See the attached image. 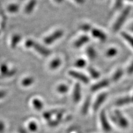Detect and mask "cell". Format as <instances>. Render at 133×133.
I'll return each instance as SVG.
<instances>
[{
  "label": "cell",
  "mask_w": 133,
  "mask_h": 133,
  "mask_svg": "<svg viewBox=\"0 0 133 133\" xmlns=\"http://www.w3.org/2000/svg\"><path fill=\"white\" fill-rule=\"evenodd\" d=\"M74 65L76 67L78 68L82 69L84 68L87 65V62L84 59L79 58V59H78L76 62H75Z\"/></svg>",
  "instance_id": "obj_25"
},
{
  "label": "cell",
  "mask_w": 133,
  "mask_h": 133,
  "mask_svg": "<svg viewBox=\"0 0 133 133\" xmlns=\"http://www.w3.org/2000/svg\"><path fill=\"white\" fill-rule=\"evenodd\" d=\"M118 53V51L115 48H110L107 50L105 53V55L108 58H113Z\"/></svg>",
  "instance_id": "obj_27"
},
{
  "label": "cell",
  "mask_w": 133,
  "mask_h": 133,
  "mask_svg": "<svg viewBox=\"0 0 133 133\" xmlns=\"http://www.w3.org/2000/svg\"><path fill=\"white\" fill-rule=\"evenodd\" d=\"M37 3V0H30V1L27 3V5L24 8L25 14L27 15L31 14L36 6Z\"/></svg>",
  "instance_id": "obj_16"
},
{
  "label": "cell",
  "mask_w": 133,
  "mask_h": 133,
  "mask_svg": "<svg viewBox=\"0 0 133 133\" xmlns=\"http://www.w3.org/2000/svg\"><path fill=\"white\" fill-rule=\"evenodd\" d=\"M90 98H88L85 99L84 103H83V104L82 107V113L83 115H85L88 113V110L89 109V108L90 107Z\"/></svg>",
  "instance_id": "obj_20"
},
{
  "label": "cell",
  "mask_w": 133,
  "mask_h": 133,
  "mask_svg": "<svg viewBox=\"0 0 133 133\" xmlns=\"http://www.w3.org/2000/svg\"><path fill=\"white\" fill-rule=\"evenodd\" d=\"M74 1L78 3H83L84 2V0H74Z\"/></svg>",
  "instance_id": "obj_35"
},
{
  "label": "cell",
  "mask_w": 133,
  "mask_h": 133,
  "mask_svg": "<svg viewBox=\"0 0 133 133\" xmlns=\"http://www.w3.org/2000/svg\"><path fill=\"white\" fill-rule=\"evenodd\" d=\"M62 64V61L60 58H55L49 63V68L51 70H56Z\"/></svg>",
  "instance_id": "obj_18"
},
{
  "label": "cell",
  "mask_w": 133,
  "mask_h": 133,
  "mask_svg": "<svg viewBox=\"0 0 133 133\" xmlns=\"http://www.w3.org/2000/svg\"><path fill=\"white\" fill-rule=\"evenodd\" d=\"M124 70L121 69V68H119L117 70H116L115 72L113 74L111 78V82H118L120 79H121L123 75H124Z\"/></svg>",
  "instance_id": "obj_15"
},
{
  "label": "cell",
  "mask_w": 133,
  "mask_h": 133,
  "mask_svg": "<svg viewBox=\"0 0 133 133\" xmlns=\"http://www.w3.org/2000/svg\"><path fill=\"white\" fill-rule=\"evenodd\" d=\"M16 73L15 69H10L5 63L0 65V76L3 77H11Z\"/></svg>",
  "instance_id": "obj_8"
},
{
  "label": "cell",
  "mask_w": 133,
  "mask_h": 133,
  "mask_svg": "<svg viewBox=\"0 0 133 133\" xmlns=\"http://www.w3.org/2000/svg\"><path fill=\"white\" fill-rule=\"evenodd\" d=\"M35 78L32 77H27L23 78L21 81V85L24 87H29L35 83Z\"/></svg>",
  "instance_id": "obj_17"
},
{
  "label": "cell",
  "mask_w": 133,
  "mask_h": 133,
  "mask_svg": "<svg viewBox=\"0 0 133 133\" xmlns=\"http://www.w3.org/2000/svg\"><path fill=\"white\" fill-rule=\"evenodd\" d=\"M55 1L57 3H61L63 1V0H55Z\"/></svg>",
  "instance_id": "obj_37"
},
{
  "label": "cell",
  "mask_w": 133,
  "mask_h": 133,
  "mask_svg": "<svg viewBox=\"0 0 133 133\" xmlns=\"http://www.w3.org/2000/svg\"><path fill=\"white\" fill-rule=\"evenodd\" d=\"M131 104L130 95H125L118 98L115 102V104L118 107H123Z\"/></svg>",
  "instance_id": "obj_11"
},
{
  "label": "cell",
  "mask_w": 133,
  "mask_h": 133,
  "mask_svg": "<svg viewBox=\"0 0 133 133\" xmlns=\"http://www.w3.org/2000/svg\"><path fill=\"white\" fill-rule=\"evenodd\" d=\"M5 129V125L3 123V122L0 121V133L2 132Z\"/></svg>",
  "instance_id": "obj_33"
},
{
  "label": "cell",
  "mask_w": 133,
  "mask_h": 133,
  "mask_svg": "<svg viewBox=\"0 0 133 133\" xmlns=\"http://www.w3.org/2000/svg\"><path fill=\"white\" fill-rule=\"evenodd\" d=\"M130 10L131 8L130 7H127L122 12V13L120 14L113 25V29L114 32H117L122 27L123 24L126 21L128 15H129Z\"/></svg>",
  "instance_id": "obj_4"
},
{
  "label": "cell",
  "mask_w": 133,
  "mask_h": 133,
  "mask_svg": "<svg viewBox=\"0 0 133 133\" xmlns=\"http://www.w3.org/2000/svg\"><path fill=\"white\" fill-rule=\"evenodd\" d=\"M0 34H1V31H0Z\"/></svg>",
  "instance_id": "obj_40"
},
{
  "label": "cell",
  "mask_w": 133,
  "mask_h": 133,
  "mask_svg": "<svg viewBox=\"0 0 133 133\" xmlns=\"http://www.w3.org/2000/svg\"><path fill=\"white\" fill-rule=\"evenodd\" d=\"M28 130L31 132H36L38 129V127L37 123L35 121H31L28 123Z\"/></svg>",
  "instance_id": "obj_24"
},
{
  "label": "cell",
  "mask_w": 133,
  "mask_h": 133,
  "mask_svg": "<svg viewBox=\"0 0 133 133\" xmlns=\"http://www.w3.org/2000/svg\"><path fill=\"white\" fill-rule=\"evenodd\" d=\"M107 98L108 93L105 92H103L98 95L92 105V109L94 112H97L101 108L102 105L106 101Z\"/></svg>",
  "instance_id": "obj_5"
},
{
  "label": "cell",
  "mask_w": 133,
  "mask_h": 133,
  "mask_svg": "<svg viewBox=\"0 0 133 133\" xmlns=\"http://www.w3.org/2000/svg\"><path fill=\"white\" fill-rule=\"evenodd\" d=\"M86 54L90 59L93 60L97 57V52L92 47H88L86 49Z\"/></svg>",
  "instance_id": "obj_19"
},
{
  "label": "cell",
  "mask_w": 133,
  "mask_h": 133,
  "mask_svg": "<svg viewBox=\"0 0 133 133\" xmlns=\"http://www.w3.org/2000/svg\"><path fill=\"white\" fill-rule=\"evenodd\" d=\"M128 1H131V2H133V0H128Z\"/></svg>",
  "instance_id": "obj_39"
},
{
  "label": "cell",
  "mask_w": 133,
  "mask_h": 133,
  "mask_svg": "<svg viewBox=\"0 0 133 133\" xmlns=\"http://www.w3.org/2000/svg\"><path fill=\"white\" fill-rule=\"evenodd\" d=\"M89 41V37L86 35L82 36L81 37H79L74 44V45L75 47L76 48H79L82 47L83 45H84L86 43H87Z\"/></svg>",
  "instance_id": "obj_13"
},
{
  "label": "cell",
  "mask_w": 133,
  "mask_h": 133,
  "mask_svg": "<svg viewBox=\"0 0 133 133\" xmlns=\"http://www.w3.org/2000/svg\"><path fill=\"white\" fill-rule=\"evenodd\" d=\"M122 36L124 39H125L127 42L130 44V46L133 48V37L128 34L127 33L123 32L122 33Z\"/></svg>",
  "instance_id": "obj_26"
},
{
  "label": "cell",
  "mask_w": 133,
  "mask_h": 133,
  "mask_svg": "<svg viewBox=\"0 0 133 133\" xmlns=\"http://www.w3.org/2000/svg\"><path fill=\"white\" fill-rule=\"evenodd\" d=\"M25 46L28 48H32L39 55L42 56L47 57L51 55V51L46 47L42 45L39 43L36 42L33 39H28L25 42Z\"/></svg>",
  "instance_id": "obj_2"
},
{
  "label": "cell",
  "mask_w": 133,
  "mask_h": 133,
  "mask_svg": "<svg viewBox=\"0 0 133 133\" xmlns=\"http://www.w3.org/2000/svg\"><path fill=\"white\" fill-rule=\"evenodd\" d=\"M68 74L71 77L77 79L83 83H84V84H88L89 82V78L86 75L81 72L75 71V70H70Z\"/></svg>",
  "instance_id": "obj_9"
},
{
  "label": "cell",
  "mask_w": 133,
  "mask_h": 133,
  "mask_svg": "<svg viewBox=\"0 0 133 133\" xmlns=\"http://www.w3.org/2000/svg\"><path fill=\"white\" fill-rule=\"evenodd\" d=\"M32 104L34 109L37 111H41L43 109L44 104L39 98H33L32 101Z\"/></svg>",
  "instance_id": "obj_14"
},
{
  "label": "cell",
  "mask_w": 133,
  "mask_h": 133,
  "mask_svg": "<svg viewBox=\"0 0 133 133\" xmlns=\"http://www.w3.org/2000/svg\"><path fill=\"white\" fill-rule=\"evenodd\" d=\"M88 70L90 77L93 79H98L101 76V74H100L98 70L91 67V66H89L88 68Z\"/></svg>",
  "instance_id": "obj_23"
},
{
  "label": "cell",
  "mask_w": 133,
  "mask_h": 133,
  "mask_svg": "<svg viewBox=\"0 0 133 133\" xmlns=\"http://www.w3.org/2000/svg\"><path fill=\"white\" fill-rule=\"evenodd\" d=\"M7 95L6 91L5 90H0V100L5 98Z\"/></svg>",
  "instance_id": "obj_32"
},
{
  "label": "cell",
  "mask_w": 133,
  "mask_h": 133,
  "mask_svg": "<svg viewBox=\"0 0 133 133\" xmlns=\"http://www.w3.org/2000/svg\"><path fill=\"white\" fill-rule=\"evenodd\" d=\"M64 34L63 31L61 30H58L56 31L55 32L52 33L51 35L45 37L44 39L43 42L45 44L49 45L55 42L57 40L59 39L63 36Z\"/></svg>",
  "instance_id": "obj_6"
},
{
  "label": "cell",
  "mask_w": 133,
  "mask_h": 133,
  "mask_svg": "<svg viewBox=\"0 0 133 133\" xmlns=\"http://www.w3.org/2000/svg\"><path fill=\"white\" fill-rule=\"evenodd\" d=\"M111 123L115 124L116 126L122 129H127L130 125L129 119L126 117L121 111L116 109L113 111L110 116Z\"/></svg>",
  "instance_id": "obj_1"
},
{
  "label": "cell",
  "mask_w": 133,
  "mask_h": 133,
  "mask_svg": "<svg viewBox=\"0 0 133 133\" xmlns=\"http://www.w3.org/2000/svg\"><path fill=\"white\" fill-rule=\"evenodd\" d=\"M126 72H127V74H129V75H131L133 74V61L131 62V63L129 65V66L127 67Z\"/></svg>",
  "instance_id": "obj_31"
},
{
  "label": "cell",
  "mask_w": 133,
  "mask_h": 133,
  "mask_svg": "<svg viewBox=\"0 0 133 133\" xmlns=\"http://www.w3.org/2000/svg\"><path fill=\"white\" fill-rule=\"evenodd\" d=\"M81 30L84 32H88L89 31H91L92 28L91 27V26L89 24H83L80 27Z\"/></svg>",
  "instance_id": "obj_30"
},
{
  "label": "cell",
  "mask_w": 133,
  "mask_h": 133,
  "mask_svg": "<svg viewBox=\"0 0 133 133\" xmlns=\"http://www.w3.org/2000/svg\"><path fill=\"white\" fill-rule=\"evenodd\" d=\"M18 131H19V133H29L26 130H25L24 129L22 128H20L19 129Z\"/></svg>",
  "instance_id": "obj_34"
},
{
  "label": "cell",
  "mask_w": 133,
  "mask_h": 133,
  "mask_svg": "<svg viewBox=\"0 0 133 133\" xmlns=\"http://www.w3.org/2000/svg\"><path fill=\"white\" fill-rule=\"evenodd\" d=\"M110 82L111 81L108 79H104L95 83V84L91 85L90 89L93 92L101 90L103 89L109 87L110 85Z\"/></svg>",
  "instance_id": "obj_7"
},
{
  "label": "cell",
  "mask_w": 133,
  "mask_h": 133,
  "mask_svg": "<svg viewBox=\"0 0 133 133\" xmlns=\"http://www.w3.org/2000/svg\"><path fill=\"white\" fill-rule=\"evenodd\" d=\"M99 122L102 129L105 132H110L112 130L111 122L105 110H102L99 115Z\"/></svg>",
  "instance_id": "obj_3"
},
{
  "label": "cell",
  "mask_w": 133,
  "mask_h": 133,
  "mask_svg": "<svg viewBox=\"0 0 133 133\" xmlns=\"http://www.w3.org/2000/svg\"><path fill=\"white\" fill-rule=\"evenodd\" d=\"M56 90L57 92L59 94H64L68 91L69 87L65 84H61L57 86Z\"/></svg>",
  "instance_id": "obj_22"
},
{
  "label": "cell",
  "mask_w": 133,
  "mask_h": 133,
  "mask_svg": "<svg viewBox=\"0 0 133 133\" xmlns=\"http://www.w3.org/2000/svg\"><path fill=\"white\" fill-rule=\"evenodd\" d=\"M73 101L75 103L79 102L82 98V88L79 83H77L75 84L72 94Z\"/></svg>",
  "instance_id": "obj_10"
},
{
  "label": "cell",
  "mask_w": 133,
  "mask_h": 133,
  "mask_svg": "<svg viewBox=\"0 0 133 133\" xmlns=\"http://www.w3.org/2000/svg\"><path fill=\"white\" fill-rule=\"evenodd\" d=\"M131 30L133 31V24H132V26H131Z\"/></svg>",
  "instance_id": "obj_38"
},
{
  "label": "cell",
  "mask_w": 133,
  "mask_h": 133,
  "mask_svg": "<svg viewBox=\"0 0 133 133\" xmlns=\"http://www.w3.org/2000/svg\"><path fill=\"white\" fill-rule=\"evenodd\" d=\"M19 6L17 4H11L7 8V11L10 13H16L19 11Z\"/></svg>",
  "instance_id": "obj_28"
},
{
  "label": "cell",
  "mask_w": 133,
  "mask_h": 133,
  "mask_svg": "<svg viewBox=\"0 0 133 133\" xmlns=\"http://www.w3.org/2000/svg\"><path fill=\"white\" fill-rule=\"evenodd\" d=\"M21 40V36L19 35H15L12 37L11 41V46L12 48H15Z\"/></svg>",
  "instance_id": "obj_21"
},
{
  "label": "cell",
  "mask_w": 133,
  "mask_h": 133,
  "mask_svg": "<svg viewBox=\"0 0 133 133\" xmlns=\"http://www.w3.org/2000/svg\"><path fill=\"white\" fill-rule=\"evenodd\" d=\"M53 115V111H47L43 113V117L48 122L49 120L52 119V116Z\"/></svg>",
  "instance_id": "obj_29"
},
{
  "label": "cell",
  "mask_w": 133,
  "mask_h": 133,
  "mask_svg": "<svg viewBox=\"0 0 133 133\" xmlns=\"http://www.w3.org/2000/svg\"><path fill=\"white\" fill-rule=\"evenodd\" d=\"M91 34L95 38L99 39L102 42H104L107 39V35L105 33L97 28H92L90 31Z\"/></svg>",
  "instance_id": "obj_12"
},
{
  "label": "cell",
  "mask_w": 133,
  "mask_h": 133,
  "mask_svg": "<svg viewBox=\"0 0 133 133\" xmlns=\"http://www.w3.org/2000/svg\"><path fill=\"white\" fill-rule=\"evenodd\" d=\"M130 98H131V104H133V93H132V94L131 95H130Z\"/></svg>",
  "instance_id": "obj_36"
}]
</instances>
